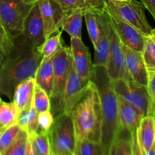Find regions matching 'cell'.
Segmentation results:
<instances>
[{"label":"cell","instance_id":"obj_23","mask_svg":"<svg viewBox=\"0 0 155 155\" xmlns=\"http://www.w3.org/2000/svg\"><path fill=\"white\" fill-rule=\"evenodd\" d=\"M18 111L12 101H0V129L5 130L17 123Z\"/></svg>","mask_w":155,"mask_h":155},{"label":"cell","instance_id":"obj_29","mask_svg":"<svg viewBox=\"0 0 155 155\" xmlns=\"http://www.w3.org/2000/svg\"><path fill=\"white\" fill-rule=\"evenodd\" d=\"M62 30L56 32V35H52L50 37L46 39L45 42L41 46L43 58L52 57L55 53L64 44L62 38Z\"/></svg>","mask_w":155,"mask_h":155},{"label":"cell","instance_id":"obj_28","mask_svg":"<svg viewBox=\"0 0 155 155\" xmlns=\"http://www.w3.org/2000/svg\"><path fill=\"white\" fill-rule=\"evenodd\" d=\"M31 141V146L35 155H52L48 133L37 131L36 134L28 136Z\"/></svg>","mask_w":155,"mask_h":155},{"label":"cell","instance_id":"obj_44","mask_svg":"<svg viewBox=\"0 0 155 155\" xmlns=\"http://www.w3.org/2000/svg\"><path fill=\"white\" fill-rule=\"evenodd\" d=\"M111 1H115V2H126L129 0H111Z\"/></svg>","mask_w":155,"mask_h":155},{"label":"cell","instance_id":"obj_8","mask_svg":"<svg viewBox=\"0 0 155 155\" xmlns=\"http://www.w3.org/2000/svg\"><path fill=\"white\" fill-rule=\"evenodd\" d=\"M91 82V80H86L80 77L74 71L72 65L62 96L58 101L57 114L61 113L71 114L74 107L84 96Z\"/></svg>","mask_w":155,"mask_h":155},{"label":"cell","instance_id":"obj_20","mask_svg":"<svg viewBox=\"0 0 155 155\" xmlns=\"http://www.w3.org/2000/svg\"><path fill=\"white\" fill-rule=\"evenodd\" d=\"M64 10L70 15L72 12H103L106 0H56Z\"/></svg>","mask_w":155,"mask_h":155},{"label":"cell","instance_id":"obj_21","mask_svg":"<svg viewBox=\"0 0 155 155\" xmlns=\"http://www.w3.org/2000/svg\"><path fill=\"white\" fill-rule=\"evenodd\" d=\"M107 16L108 14L106 11L103 12H89L84 14L87 30L94 46L103 34V27Z\"/></svg>","mask_w":155,"mask_h":155},{"label":"cell","instance_id":"obj_14","mask_svg":"<svg viewBox=\"0 0 155 155\" xmlns=\"http://www.w3.org/2000/svg\"><path fill=\"white\" fill-rule=\"evenodd\" d=\"M22 35L35 47H41L45 42L43 22L36 3L26 18Z\"/></svg>","mask_w":155,"mask_h":155},{"label":"cell","instance_id":"obj_25","mask_svg":"<svg viewBox=\"0 0 155 155\" xmlns=\"http://www.w3.org/2000/svg\"><path fill=\"white\" fill-rule=\"evenodd\" d=\"M83 17L84 13L82 12H72L65 18L61 30L66 32L71 37L81 38Z\"/></svg>","mask_w":155,"mask_h":155},{"label":"cell","instance_id":"obj_50","mask_svg":"<svg viewBox=\"0 0 155 155\" xmlns=\"http://www.w3.org/2000/svg\"><path fill=\"white\" fill-rule=\"evenodd\" d=\"M154 148H155V143H154Z\"/></svg>","mask_w":155,"mask_h":155},{"label":"cell","instance_id":"obj_10","mask_svg":"<svg viewBox=\"0 0 155 155\" xmlns=\"http://www.w3.org/2000/svg\"><path fill=\"white\" fill-rule=\"evenodd\" d=\"M43 22L46 39L61 30L68 14L56 0H37Z\"/></svg>","mask_w":155,"mask_h":155},{"label":"cell","instance_id":"obj_19","mask_svg":"<svg viewBox=\"0 0 155 155\" xmlns=\"http://www.w3.org/2000/svg\"><path fill=\"white\" fill-rule=\"evenodd\" d=\"M137 136L142 151H148L153 148L155 143L154 115H146L141 119L137 129Z\"/></svg>","mask_w":155,"mask_h":155},{"label":"cell","instance_id":"obj_40","mask_svg":"<svg viewBox=\"0 0 155 155\" xmlns=\"http://www.w3.org/2000/svg\"><path fill=\"white\" fill-rule=\"evenodd\" d=\"M25 155H35L33 151V149H32L31 141H30V139L29 137L28 139H27V148H26Z\"/></svg>","mask_w":155,"mask_h":155},{"label":"cell","instance_id":"obj_46","mask_svg":"<svg viewBox=\"0 0 155 155\" xmlns=\"http://www.w3.org/2000/svg\"><path fill=\"white\" fill-rule=\"evenodd\" d=\"M65 155H74V153H68V154H66Z\"/></svg>","mask_w":155,"mask_h":155},{"label":"cell","instance_id":"obj_6","mask_svg":"<svg viewBox=\"0 0 155 155\" xmlns=\"http://www.w3.org/2000/svg\"><path fill=\"white\" fill-rule=\"evenodd\" d=\"M33 5L22 0H0V20L12 39L23 33L24 21Z\"/></svg>","mask_w":155,"mask_h":155},{"label":"cell","instance_id":"obj_5","mask_svg":"<svg viewBox=\"0 0 155 155\" xmlns=\"http://www.w3.org/2000/svg\"><path fill=\"white\" fill-rule=\"evenodd\" d=\"M47 133L52 155L73 153L76 136L71 114L61 113L55 116L53 125Z\"/></svg>","mask_w":155,"mask_h":155},{"label":"cell","instance_id":"obj_18","mask_svg":"<svg viewBox=\"0 0 155 155\" xmlns=\"http://www.w3.org/2000/svg\"><path fill=\"white\" fill-rule=\"evenodd\" d=\"M35 86V79L30 78L21 82L15 88L12 101L18 113L22 110H29L31 107Z\"/></svg>","mask_w":155,"mask_h":155},{"label":"cell","instance_id":"obj_11","mask_svg":"<svg viewBox=\"0 0 155 155\" xmlns=\"http://www.w3.org/2000/svg\"><path fill=\"white\" fill-rule=\"evenodd\" d=\"M105 69L110 81L118 80H131L126 68L122 42L112 28L111 33L110 51L107 64Z\"/></svg>","mask_w":155,"mask_h":155},{"label":"cell","instance_id":"obj_41","mask_svg":"<svg viewBox=\"0 0 155 155\" xmlns=\"http://www.w3.org/2000/svg\"><path fill=\"white\" fill-rule=\"evenodd\" d=\"M141 152H142L143 155H155V148H154V145H153V148H151L150 150H149L148 151H144L141 149Z\"/></svg>","mask_w":155,"mask_h":155},{"label":"cell","instance_id":"obj_32","mask_svg":"<svg viewBox=\"0 0 155 155\" xmlns=\"http://www.w3.org/2000/svg\"><path fill=\"white\" fill-rule=\"evenodd\" d=\"M27 139V132L21 130L15 142L2 155H25Z\"/></svg>","mask_w":155,"mask_h":155},{"label":"cell","instance_id":"obj_24","mask_svg":"<svg viewBox=\"0 0 155 155\" xmlns=\"http://www.w3.org/2000/svg\"><path fill=\"white\" fill-rule=\"evenodd\" d=\"M110 155H134L132 133L121 129L112 145Z\"/></svg>","mask_w":155,"mask_h":155},{"label":"cell","instance_id":"obj_17","mask_svg":"<svg viewBox=\"0 0 155 155\" xmlns=\"http://www.w3.org/2000/svg\"><path fill=\"white\" fill-rule=\"evenodd\" d=\"M111 33H112V26H111L109 15H108L103 27V34L97 43L94 46V61L93 64L94 66L106 68L109 58V51H110Z\"/></svg>","mask_w":155,"mask_h":155},{"label":"cell","instance_id":"obj_52","mask_svg":"<svg viewBox=\"0 0 155 155\" xmlns=\"http://www.w3.org/2000/svg\"><path fill=\"white\" fill-rule=\"evenodd\" d=\"M154 116H155V115H154Z\"/></svg>","mask_w":155,"mask_h":155},{"label":"cell","instance_id":"obj_35","mask_svg":"<svg viewBox=\"0 0 155 155\" xmlns=\"http://www.w3.org/2000/svg\"><path fill=\"white\" fill-rule=\"evenodd\" d=\"M38 115L36 110L31 106L29 110L28 123H27V133L28 136H32L36 134L39 130V121H38Z\"/></svg>","mask_w":155,"mask_h":155},{"label":"cell","instance_id":"obj_7","mask_svg":"<svg viewBox=\"0 0 155 155\" xmlns=\"http://www.w3.org/2000/svg\"><path fill=\"white\" fill-rule=\"evenodd\" d=\"M110 83L119 97L133 104L144 116L152 114L151 102L147 86L139 84L132 80H118L110 81Z\"/></svg>","mask_w":155,"mask_h":155},{"label":"cell","instance_id":"obj_13","mask_svg":"<svg viewBox=\"0 0 155 155\" xmlns=\"http://www.w3.org/2000/svg\"><path fill=\"white\" fill-rule=\"evenodd\" d=\"M109 18L112 30L116 33L122 43L134 51L141 52L147 36L130 24L121 20L117 19L110 15Z\"/></svg>","mask_w":155,"mask_h":155},{"label":"cell","instance_id":"obj_48","mask_svg":"<svg viewBox=\"0 0 155 155\" xmlns=\"http://www.w3.org/2000/svg\"><path fill=\"white\" fill-rule=\"evenodd\" d=\"M153 32H154V33H155V28L153 29Z\"/></svg>","mask_w":155,"mask_h":155},{"label":"cell","instance_id":"obj_37","mask_svg":"<svg viewBox=\"0 0 155 155\" xmlns=\"http://www.w3.org/2000/svg\"><path fill=\"white\" fill-rule=\"evenodd\" d=\"M29 110H22L19 112L17 117V123L20 128L23 130H25L27 132V123H28V117H29Z\"/></svg>","mask_w":155,"mask_h":155},{"label":"cell","instance_id":"obj_33","mask_svg":"<svg viewBox=\"0 0 155 155\" xmlns=\"http://www.w3.org/2000/svg\"><path fill=\"white\" fill-rule=\"evenodd\" d=\"M38 121H39L38 131L48 133L54 121V116L51 110L41 112L38 115Z\"/></svg>","mask_w":155,"mask_h":155},{"label":"cell","instance_id":"obj_16","mask_svg":"<svg viewBox=\"0 0 155 155\" xmlns=\"http://www.w3.org/2000/svg\"><path fill=\"white\" fill-rule=\"evenodd\" d=\"M118 96V95H117ZM119 118L122 130L129 133L136 131L144 114L133 104L118 96Z\"/></svg>","mask_w":155,"mask_h":155},{"label":"cell","instance_id":"obj_39","mask_svg":"<svg viewBox=\"0 0 155 155\" xmlns=\"http://www.w3.org/2000/svg\"><path fill=\"white\" fill-rule=\"evenodd\" d=\"M145 8L150 13L155 21V0H140Z\"/></svg>","mask_w":155,"mask_h":155},{"label":"cell","instance_id":"obj_22","mask_svg":"<svg viewBox=\"0 0 155 155\" xmlns=\"http://www.w3.org/2000/svg\"><path fill=\"white\" fill-rule=\"evenodd\" d=\"M52 57L42 59L34 77L36 86L43 89L50 98L51 97L53 86V68Z\"/></svg>","mask_w":155,"mask_h":155},{"label":"cell","instance_id":"obj_36","mask_svg":"<svg viewBox=\"0 0 155 155\" xmlns=\"http://www.w3.org/2000/svg\"><path fill=\"white\" fill-rule=\"evenodd\" d=\"M147 90L151 102V113L153 114V106L155 105V72L148 73Z\"/></svg>","mask_w":155,"mask_h":155},{"label":"cell","instance_id":"obj_4","mask_svg":"<svg viewBox=\"0 0 155 155\" xmlns=\"http://www.w3.org/2000/svg\"><path fill=\"white\" fill-rule=\"evenodd\" d=\"M145 9L143 3L137 0L126 2L106 0L105 11L110 16L130 24L144 36H148L153 29L146 18Z\"/></svg>","mask_w":155,"mask_h":155},{"label":"cell","instance_id":"obj_38","mask_svg":"<svg viewBox=\"0 0 155 155\" xmlns=\"http://www.w3.org/2000/svg\"><path fill=\"white\" fill-rule=\"evenodd\" d=\"M132 150H133L134 155H143L140 148L139 143H138V136H137V130L132 133Z\"/></svg>","mask_w":155,"mask_h":155},{"label":"cell","instance_id":"obj_45","mask_svg":"<svg viewBox=\"0 0 155 155\" xmlns=\"http://www.w3.org/2000/svg\"><path fill=\"white\" fill-rule=\"evenodd\" d=\"M153 114L155 115V105L153 106Z\"/></svg>","mask_w":155,"mask_h":155},{"label":"cell","instance_id":"obj_2","mask_svg":"<svg viewBox=\"0 0 155 155\" xmlns=\"http://www.w3.org/2000/svg\"><path fill=\"white\" fill-rule=\"evenodd\" d=\"M91 80L95 83L102 110L101 143L104 155H110L112 145L121 130L118 96L111 86L105 68L94 66Z\"/></svg>","mask_w":155,"mask_h":155},{"label":"cell","instance_id":"obj_49","mask_svg":"<svg viewBox=\"0 0 155 155\" xmlns=\"http://www.w3.org/2000/svg\"><path fill=\"white\" fill-rule=\"evenodd\" d=\"M2 101V99H1V98H0V101Z\"/></svg>","mask_w":155,"mask_h":155},{"label":"cell","instance_id":"obj_15","mask_svg":"<svg viewBox=\"0 0 155 155\" xmlns=\"http://www.w3.org/2000/svg\"><path fill=\"white\" fill-rule=\"evenodd\" d=\"M122 45L126 65L131 80L143 86H147L148 72L147 71L141 52L134 51L126 45Z\"/></svg>","mask_w":155,"mask_h":155},{"label":"cell","instance_id":"obj_12","mask_svg":"<svg viewBox=\"0 0 155 155\" xmlns=\"http://www.w3.org/2000/svg\"><path fill=\"white\" fill-rule=\"evenodd\" d=\"M71 54L74 71L82 78L91 80L94 64L91 59L88 48L81 38L71 37Z\"/></svg>","mask_w":155,"mask_h":155},{"label":"cell","instance_id":"obj_27","mask_svg":"<svg viewBox=\"0 0 155 155\" xmlns=\"http://www.w3.org/2000/svg\"><path fill=\"white\" fill-rule=\"evenodd\" d=\"M143 60L148 73L155 72V33L147 36L141 51Z\"/></svg>","mask_w":155,"mask_h":155},{"label":"cell","instance_id":"obj_34","mask_svg":"<svg viewBox=\"0 0 155 155\" xmlns=\"http://www.w3.org/2000/svg\"><path fill=\"white\" fill-rule=\"evenodd\" d=\"M13 44V39L7 33L0 20V50L5 55L9 52V50L12 48Z\"/></svg>","mask_w":155,"mask_h":155},{"label":"cell","instance_id":"obj_43","mask_svg":"<svg viewBox=\"0 0 155 155\" xmlns=\"http://www.w3.org/2000/svg\"><path fill=\"white\" fill-rule=\"evenodd\" d=\"M22 1L24 2L25 3H27V4L33 5H34L35 3L36 2V1H37V0H22Z\"/></svg>","mask_w":155,"mask_h":155},{"label":"cell","instance_id":"obj_9","mask_svg":"<svg viewBox=\"0 0 155 155\" xmlns=\"http://www.w3.org/2000/svg\"><path fill=\"white\" fill-rule=\"evenodd\" d=\"M53 68V86L50 101H58L62 96L65 83L72 67L71 48L65 44L52 57Z\"/></svg>","mask_w":155,"mask_h":155},{"label":"cell","instance_id":"obj_1","mask_svg":"<svg viewBox=\"0 0 155 155\" xmlns=\"http://www.w3.org/2000/svg\"><path fill=\"white\" fill-rule=\"evenodd\" d=\"M13 41L0 71V95H5L11 101L19 83L34 78L43 59L41 47H35L22 34Z\"/></svg>","mask_w":155,"mask_h":155},{"label":"cell","instance_id":"obj_30","mask_svg":"<svg viewBox=\"0 0 155 155\" xmlns=\"http://www.w3.org/2000/svg\"><path fill=\"white\" fill-rule=\"evenodd\" d=\"M32 107L37 111L38 114L51 110V101L50 96L43 89L36 85L35 86L33 92Z\"/></svg>","mask_w":155,"mask_h":155},{"label":"cell","instance_id":"obj_31","mask_svg":"<svg viewBox=\"0 0 155 155\" xmlns=\"http://www.w3.org/2000/svg\"><path fill=\"white\" fill-rule=\"evenodd\" d=\"M21 129L17 124L5 129L0 136V154H2L15 142Z\"/></svg>","mask_w":155,"mask_h":155},{"label":"cell","instance_id":"obj_26","mask_svg":"<svg viewBox=\"0 0 155 155\" xmlns=\"http://www.w3.org/2000/svg\"><path fill=\"white\" fill-rule=\"evenodd\" d=\"M73 153L74 155H104L100 142L88 139H76Z\"/></svg>","mask_w":155,"mask_h":155},{"label":"cell","instance_id":"obj_47","mask_svg":"<svg viewBox=\"0 0 155 155\" xmlns=\"http://www.w3.org/2000/svg\"><path fill=\"white\" fill-rule=\"evenodd\" d=\"M3 131H4V130H2V129H0V136H1L2 133Z\"/></svg>","mask_w":155,"mask_h":155},{"label":"cell","instance_id":"obj_42","mask_svg":"<svg viewBox=\"0 0 155 155\" xmlns=\"http://www.w3.org/2000/svg\"><path fill=\"white\" fill-rule=\"evenodd\" d=\"M5 58V54L2 51L0 50V71H1L2 66V63H3V60H4Z\"/></svg>","mask_w":155,"mask_h":155},{"label":"cell","instance_id":"obj_51","mask_svg":"<svg viewBox=\"0 0 155 155\" xmlns=\"http://www.w3.org/2000/svg\"><path fill=\"white\" fill-rule=\"evenodd\" d=\"M0 155H2V154H0Z\"/></svg>","mask_w":155,"mask_h":155},{"label":"cell","instance_id":"obj_3","mask_svg":"<svg viewBox=\"0 0 155 155\" xmlns=\"http://www.w3.org/2000/svg\"><path fill=\"white\" fill-rule=\"evenodd\" d=\"M76 139L101 142L102 110L100 95L91 80L84 96L71 113Z\"/></svg>","mask_w":155,"mask_h":155}]
</instances>
